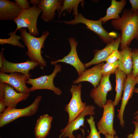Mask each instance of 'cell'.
I'll use <instances>...</instances> for the list:
<instances>
[{"label":"cell","instance_id":"29","mask_svg":"<svg viewBox=\"0 0 138 138\" xmlns=\"http://www.w3.org/2000/svg\"><path fill=\"white\" fill-rule=\"evenodd\" d=\"M120 54V51L115 50L106 59L105 61L109 63H113L119 59Z\"/></svg>","mask_w":138,"mask_h":138},{"label":"cell","instance_id":"1","mask_svg":"<svg viewBox=\"0 0 138 138\" xmlns=\"http://www.w3.org/2000/svg\"><path fill=\"white\" fill-rule=\"evenodd\" d=\"M111 24L116 29L121 32L120 49L129 46L134 39L138 40V10L132 12L125 9L120 18L112 20Z\"/></svg>","mask_w":138,"mask_h":138},{"label":"cell","instance_id":"33","mask_svg":"<svg viewBox=\"0 0 138 138\" xmlns=\"http://www.w3.org/2000/svg\"><path fill=\"white\" fill-rule=\"evenodd\" d=\"M132 122L134 124L135 127L132 138H138V121H133Z\"/></svg>","mask_w":138,"mask_h":138},{"label":"cell","instance_id":"7","mask_svg":"<svg viewBox=\"0 0 138 138\" xmlns=\"http://www.w3.org/2000/svg\"><path fill=\"white\" fill-rule=\"evenodd\" d=\"M80 84L72 85L70 90L72 94L71 98L69 103L65 105L64 110L68 114V124L77 117L84 110L86 104L82 100Z\"/></svg>","mask_w":138,"mask_h":138},{"label":"cell","instance_id":"16","mask_svg":"<svg viewBox=\"0 0 138 138\" xmlns=\"http://www.w3.org/2000/svg\"><path fill=\"white\" fill-rule=\"evenodd\" d=\"M63 1L61 0H41L37 5L42 12L40 18L47 22L52 21L54 18L55 11L61 8Z\"/></svg>","mask_w":138,"mask_h":138},{"label":"cell","instance_id":"19","mask_svg":"<svg viewBox=\"0 0 138 138\" xmlns=\"http://www.w3.org/2000/svg\"><path fill=\"white\" fill-rule=\"evenodd\" d=\"M29 95L18 93L12 86L5 83L4 101L7 108H15L19 102L26 100Z\"/></svg>","mask_w":138,"mask_h":138},{"label":"cell","instance_id":"42","mask_svg":"<svg viewBox=\"0 0 138 138\" xmlns=\"http://www.w3.org/2000/svg\"><path fill=\"white\" fill-rule=\"evenodd\" d=\"M134 119L136 121H138V114H136L134 118Z\"/></svg>","mask_w":138,"mask_h":138},{"label":"cell","instance_id":"15","mask_svg":"<svg viewBox=\"0 0 138 138\" xmlns=\"http://www.w3.org/2000/svg\"><path fill=\"white\" fill-rule=\"evenodd\" d=\"M136 84L135 78L133 76L132 73L127 76L124 85L121 104L117 116L120 121V124L122 128L124 127V121L123 119L124 110L129 100L132 97Z\"/></svg>","mask_w":138,"mask_h":138},{"label":"cell","instance_id":"30","mask_svg":"<svg viewBox=\"0 0 138 138\" xmlns=\"http://www.w3.org/2000/svg\"><path fill=\"white\" fill-rule=\"evenodd\" d=\"M17 5L22 10L28 9L31 7L29 5L28 1L27 0H14Z\"/></svg>","mask_w":138,"mask_h":138},{"label":"cell","instance_id":"26","mask_svg":"<svg viewBox=\"0 0 138 138\" xmlns=\"http://www.w3.org/2000/svg\"><path fill=\"white\" fill-rule=\"evenodd\" d=\"M119 63L117 61L113 63H109L106 62L104 64L101 68V72L102 76L110 75L115 73L118 67Z\"/></svg>","mask_w":138,"mask_h":138},{"label":"cell","instance_id":"22","mask_svg":"<svg viewBox=\"0 0 138 138\" xmlns=\"http://www.w3.org/2000/svg\"><path fill=\"white\" fill-rule=\"evenodd\" d=\"M120 52L118 68L127 76L131 74L132 70V50L129 46H127L121 50Z\"/></svg>","mask_w":138,"mask_h":138},{"label":"cell","instance_id":"3","mask_svg":"<svg viewBox=\"0 0 138 138\" xmlns=\"http://www.w3.org/2000/svg\"><path fill=\"white\" fill-rule=\"evenodd\" d=\"M68 25H76L82 23L85 24L87 28L97 34L101 40L107 44L109 43L117 37V33L114 31L108 32L103 28L102 21L100 19L97 20H89L85 18L81 13L74 16L73 20L68 21H59Z\"/></svg>","mask_w":138,"mask_h":138},{"label":"cell","instance_id":"4","mask_svg":"<svg viewBox=\"0 0 138 138\" xmlns=\"http://www.w3.org/2000/svg\"><path fill=\"white\" fill-rule=\"evenodd\" d=\"M41 99V96H37L31 105L24 108H5L0 114V127H3L19 118L30 117L34 114L38 110Z\"/></svg>","mask_w":138,"mask_h":138},{"label":"cell","instance_id":"17","mask_svg":"<svg viewBox=\"0 0 138 138\" xmlns=\"http://www.w3.org/2000/svg\"><path fill=\"white\" fill-rule=\"evenodd\" d=\"M104 64L101 63L90 69L85 70L76 79L73 81V83L77 84L82 82L87 81L90 83L94 88L96 87L99 84L102 76L101 68Z\"/></svg>","mask_w":138,"mask_h":138},{"label":"cell","instance_id":"24","mask_svg":"<svg viewBox=\"0 0 138 138\" xmlns=\"http://www.w3.org/2000/svg\"><path fill=\"white\" fill-rule=\"evenodd\" d=\"M84 1L82 0H63L62 7L61 9L58 11L59 13L58 17L60 18L63 12L64 11V15H65L66 13L68 12L70 13L73 12V15L74 16L78 15L77 8L80 3L84 4Z\"/></svg>","mask_w":138,"mask_h":138},{"label":"cell","instance_id":"8","mask_svg":"<svg viewBox=\"0 0 138 138\" xmlns=\"http://www.w3.org/2000/svg\"><path fill=\"white\" fill-rule=\"evenodd\" d=\"M114 107L113 101L111 99L107 100L104 106L102 116L97 125L100 133L104 135L106 134L116 135V131L113 128Z\"/></svg>","mask_w":138,"mask_h":138},{"label":"cell","instance_id":"14","mask_svg":"<svg viewBox=\"0 0 138 138\" xmlns=\"http://www.w3.org/2000/svg\"><path fill=\"white\" fill-rule=\"evenodd\" d=\"M121 41V33L116 39L107 44L103 49L94 51L93 59L89 62L84 64L85 68H87L94 64H97L105 61L106 59L113 51L118 50Z\"/></svg>","mask_w":138,"mask_h":138},{"label":"cell","instance_id":"28","mask_svg":"<svg viewBox=\"0 0 138 138\" xmlns=\"http://www.w3.org/2000/svg\"><path fill=\"white\" fill-rule=\"evenodd\" d=\"M132 57L133 68L132 74L134 78L138 75V49L132 50Z\"/></svg>","mask_w":138,"mask_h":138},{"label":"cell","instance_id":"6","mask_svg":"<svg viewBox=\"0 0 138 138\" xmlns=\"http://www.w3.org/2000/svg\"><path fill=\"white\" fill-rule=\"evenodd\" d=\"M61 70V65L56 64L55 65L53 72L50 75L42 76L34 79L30 78L26 82L31 86L29 88L30 92L37 90L46 89L52 91L56 95H61L62 93L61 90L59 88L55 86L53 81L57 74L60 72Z\"/></svg>","mask_w":138,"mask_h":138},{"label":"cell","instance_id":"36","mask_svg":"<svg viewBox=\"0 0 138 138\" xmlns=\"http://www.w3.org/2000/svg\"><path fill=\"white\" fill-rule=\"evenodd\" d=\"M40 0H31L29 2V3L34 5H38L40 3Z\"/></svg>","mask_w":138,"mask_h":138},{"label":"cell","instance_id":"12","mask_svg":"<svg viewBox=\"0 0 138 138\" xmlns=\"http://www.w3.org/2000/svg\"><path fill=\"white\" fill-rule=\"evenodd\" d=\"M68 41L71 46L70 51L68 54L62 59L51 61V63L55 65L58 62H62L71 65L76 69L79 76L86 68L84 64L80 61L77 55L76 47L78 42L73 37L69 38Z\"/></svg>","mask_w":138,"mask_h":138},{"label":"cell","instance_id":"11","mask_svg":"<svg viewBox=\"0 0 138 138\" xmlns=\"http://www.w3.org/2000/svg\"><path fill=\"white\" fill-rule=\"evenodd\" d=\"M110 75L102 76L99 84L93 88L90 94V97L94 100L96 105L103 108L107 101L108 93L112 89L109 80Z\"/></svg>","mask_w":138,"mask_h":138},{"label":"cell","instance_id":"10","mask_svg":"<svg viewBox=\"0 0 138 138\" xmlns=\"http://www.w3.org/2000/svg\"><path fill=\"white\" fill-rule=\"evenodd\" d=\"M30 77L18 73L9 74L0 72V82L7 84L13 87L17 92L29 94L30 91L26 84V81Z\"/></svg>","mask_w":138,"mask_h":138},{"label":"cell","instance_id":"35","mask_svg":"<svg viewBox=\"0 0 138 138\" xmlns=\"http://www.w3.org/2000/svg\"><path fill=\"white\" fill-rule=\"evenodd\" d=\"M4 100L0 101V113H2L4 111L6 107Z\"/></svg>","mask_w":138,"mask_h":138},{"label":"cell","instance_id":"39","mask_svg":"<svg viewBox=\"0 0 138 138\" xmlns=\"http://www.w3.org/2000/svg\"><path fill=\"white\" fill-rule=\"evenodd\" d=\"M69 138H83L82 135L80 134H78L76 137H75L74 136L72 137H70Z\"/></svg>","mask_w":138,"mask_h":138},{"label":"cell","instance_id":"27","mask_svg":"<svg viewBox=\"0 0 138 138\" xmlns=\"http://www.w3.org/2000/svg\"><path fill=\"white\" fill-rule=\"evenodd\" d=\"M90 128V132L86 138H101L100 133L98 131L96 126L94 118L93 116L90 117L86 120Z\"/></svg>","mask_w":138,"mask_h":138},{"label":"cell","instance_id":"18","mask_svg":"<svg viewBox=\"0 0 138 138\" xmlns=\"http://www.w3.org/2000/svg\"><path fill=\"white\" fill-rule=\"evenodd\" d=\"M22 10L16 2L8 0H0V20H14Z\"/></svg>","mask_w":138,"mask_h":138},{"label":"cell","instance_id":"34","mask_svg":"<svg viewBox=\"0 0 138 138\" xmlns=\"http://www.w3.org/2000/svg\"><path fill=\"white\" fill-rule=\"evenodd\" d=\"M4 48H3L0 53V68H1L3 65V61L5 59L3 54Z\"/></svg>","mask_w":138,"mask_h":138},{"label":"cell","instance_id":"25","mask_svg":"<svg viewBox=\"0 0 138 138\" xmlns=\"http://www.w3.org/2000/svg\"><path fill=\"white\" fill-rule=\"evenodd\" d=\"M15 31L10 32L8 35L10 37L7 39H0V44L2 45L4 44H9L15 46L24 48L25 46L19 41L21 40L20 37L16 34Z\"/></svg>","mask_w":138,"mask_h":138},{"label":"cell","instance_id":"9","mask_svg":"<svg viewBox=\"0 0 138 138\" xmlns=\"http://www.w3.org/2000/svg\"><path fill=\"white\" fill-rule=\"evenodd\" d=\"M95 107L92 105H87L84 110L75 119L60 130L61 134L59 138L72 137L74 136L73 132L79 129L80 127H85L84 117L87 115L93 116L95 114Z\"/></svg>","mask_w":138,"mask_h":138},{"label":"cell","instance_id":"21","mask_svg":"<svg viewBox=\"0 0 138 138\" xmlns=\"http://www.w3.org/2000/svg\"><path fill=\"white\" fill-rule=\"evenodd\" d=\"M126 3L125 0H121L120 1L112 0L111 5L107 9L106 15L99 19L104 24L110 20L119 19L120 17L119 14L121 13Z\"/></svg>","mask_w":138,"mask_h":138},{"label":"cell","instance_id":"37","mask_svg":"<svg viewBox=\"0 0 138 138\" xmlns=\"http://www.w3.org/2000/svg\"><path fill=\"white\" fill-rule=\"evenodd\" d=\"M105 138H119L118 136L116 135H112L106 134L104 135Z\"/></svg>","mask_w":138,"mask_h":138},{"label":"cell","instance_id":"31","mask_svg":"<svg viewBox=\"0 0 138 138\" xmlns=\"http://www.w3.org/2000/svg\"><path fill=\"white\" fill-rule=\"evenodd\" d=\"M131 5V10L132 12H135L138 10V0H130Z\"/></svg>","mask_w":138,"mask_h":138},{"label":"cell","instance_id":"2","mask_svg":"<svg viewBox=\"0 0 138 138\" xmlns=\"http://www.w3.org/2000/svg\"><path fill=\"white\" fill-rule=\"evenodd\" d=\"M19 31L21 39L27 48L26 55L31 61L38 63L42 67H46L47 62L42 57L41 50L44 47V42L49 34V32L44 31L41 36L37 37L28 32L25 28L20 29Z\"/></svg>","mask_w":138,"mask_h":138},{"label":"cell","instance_id":"13","mask_svg":"<svg viewBox=\"0 0 138 138\" xmlns=\"http://www.w3.org/2000/svg\"><path fill=\"white\" fill-rule=\"evenodd\" d=\"M39 65L38 63L28 59L26 61L21 63H14L4 59L2 67L0 68L1 72L7 73H18L30 77L31 75L29 72Z\"/></svg>","mask_w":138,"mask_h":138},{"label":"cell","instance_id":"32","mask_svg":"<svg viewBox=\"0 0 138 138\" xmlns=\"http://www.w3.org/2000/svg\"><path fill=\"white\" fill-rule=\"evenodd\" d=\"M5 83H0V101L4 100Z\"/></svg>","mask_w":138,"mask_h":138},{"label":"cell","instance_id":"40","mask_svg":"<svg viewBox=\"0 0 138 138\" xmlns=\"http://www.w3.org/2000/svg\"><path fill=\"white\" fill-rule=\"evenodd\" d=\"M133 136V134H129L127 135V138H132Z\"/></svg>","mask_w":138,"mask_h":138},{"label":"cell","instance_id":"20","mask_svg":"<svg viewBox=\"0 0 138 138\" xmlns=\"http://www.w3.org/2000/svg\"><path fill=\"white\" fill-rule=\"evenodd\" d=\"M53 117L46 114L40 116L36 121L34 129L36 138H45L51 128Z\"/></svg>","mask_w":138,"mask_h":138},{"label":"cell","instance_id":"23","mask_svg":"<svg viewBox=\"0 0 138 138\" xmlns=\"http://www.w3.org/2000/svg\"><path fill=\"white\" fill-rule=\"evenodd\" d=\"M115 74L116 78L115 90L116 93L113 103L115 106L118 105L120 100L122 99L121 96L127 75L118 68L116 70Z\"/></svg>","mask_w":138,"mask_h":138},{"label":"cell","instance_id":"41","mask_svg":"<svg viewBox=\"0 0 138 138\" xmlns=\"http://www.w3.org/2000/svg\"><path fill=\"white\" fill-rule=\"evenodd\" d=\"M135 79L136 81V84H138V75L135 77Z\"/></svg>","mask_w":138,"mask_h":138},{"label":"cell","instance_id":"5","mask_svg":"<svg viewBox=\"0 0 138 138\" xmlns=\"http://www.w3.org/2000/svg\"><path fill=\"white\" fill-rule=\"evenodd\" d=\"M41 12V9L37 5L33 6L28 9L22 10L18 16L13 20L17 26L16 32L21 28H27L29 33L35 37L38 36L37 21Z\"/></svg>","mask_w":138,"mask_h":138},{"label":"cell","instance_id":"38","mask_svg":"<svg viewBox=\"0 0 138 138\" xmlns=\"http://www.w3.org/2000/svg\"><path fill=\"white\" fill-rule=\"evenodd\" d=\"M133 93L138 94V87L135 88L134 89ZM138 114V110L134 114Z\"/></svg>","mask_w":138,"mask_h":138}]
</instances>
